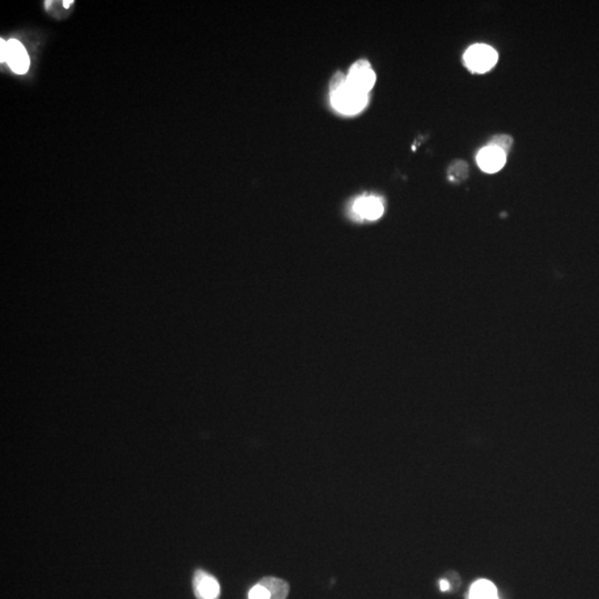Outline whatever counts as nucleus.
<instances>
[{
    "label": "nucleus",
    "mask_w": 599,
    "mask_h": 599,
    "mask_svg": "<svg viewBox=\"0 0 599 599\" xmlns=\"http://www.w3.org/2000/svg\"><path fill=\"white\" fill-rule=\"evenodd\" d=\"M330 98L336 111L343 115H355L366 107L369 94L351 86L343 73H336L330 81Z\"/></svg>",
    "instance_id": "1"
},
{
    "label": "nucleus",
    "mask_w": 599,
    "mask_h": 599,
    "mask_svg": "<svg viewBox=\"0 0 599 599\" xmlns=\"http://www.w3.org/2000/svg\"><path fill=\"white\" fill-rule=\"evenodd\" d=\"M464 60L473 73H484L494 67L498 63V55L494 48L488 44H474L467 49Z\"/></svg>",
    "instance_id": "2"
},
{
    "label": "nucleus",
    "mask_w": 599,
    "mask_h": 599,
    "mask_svg": "<svg viewBox=\"0 0 599 599\" xmlns=\"http://www.w3.org/2000/svg\"><path fill=\"white\" fill-rule=\"evenodd\" d=\"M347 81L351 86L359 89V92L369 94L376 81V73L368 60L359 59L355 61L347 73Z\"/></svg>",
    "instance_id": "3"
},
{
    "label": "nucleus",
    "mask_w": 599,
    "mask_h": 599,
    "mask_svg": "<svg viewBox=\"0 0 599 599\" xmlns=\"http://www.w3.org/2000/svg\"><path fill=\"white\" fill-rule=\"evenodd\" d=\"M192 587L197 599H219L221 595L218 579L204 569H197L193 574Z\"/></svg>",
    "instance_id": "4"
},
{
    "label": "nucleus",
    "mask_w": 599,
    "mask_h": 599,
    "mask_svg": "<svg viewBox=\"0 0 599 599\" xmlns=\"http://www.w3.org/2000/svg\"><path fill=\"white\" fill-rule=\"evenodd\" d=\"M6 63H8L11 70L18 75H24L28 71L30 59L28 54L21 42L16 39H11L6 44Z\"/></svg>",
    "instance_id": "5"
},
{
    "label": "nucleus",
    "mask_w": 599,
    "mask_h": 599,
    "mask_svg": "<svg viewBox=\"0 0 599 599\" xmlns=\"http://www.w3.org/2000/svg\"><path fill=\"white\" fill-rule=\"evenodd\" d=\"M506 156L503 150L488 144L477 154V164L486 173H496L505 166Z\"/></svg>",
    "instance_id": "6"
},
{
    "label": "nucleus",
    "mask_w": 599,
    "mask_h": 599,
    "mask_svg": "<svg viewBox=\"0 0 599 599\" xmlns=\"http://www.w3.org/2000/svg\"><path fill=\"white\" fill-rule=\"evenodd\" d=\"M353 212L361 219L378 220L384 212L383 202L378 197H362L353 204Z\"/></svg>",
    "instance_id": "7"
},
{
    "label": "nucleus",
    "mask_w": 599,
    "mask_h": 599,
    "mask_svg": "<svg viewBox=\"0 0 599 599\" xmlns=\"http://www.w3.org/2000/svg\"><path fill=\"white\" fill-rule=\"evenodd\" d=\"M259 583L268 589L271 599H287L288 595H289V583L283 579H278V577L266 576V577L261 579Z\"/></svg>",
    "instance_id": "8"
},
{
    "label": "nucleus",
    "mask_w": 599,
    "mask_h": 599,
    "mask_svg": "<svg viewBox=\"0 0 599 599\" xmlns=\"http://www.w3.org/2000/svg\"><path fill=\"white\" fill-rule=\"evenodd\" d=\"M469 599H498V589L492 581L479 579L469 589Z\"/></svg>",
    "instance_id": "9"
},
{
    "label": "nucleus",
    "mask_w": 599,
    "mask_h": 599,
    "mask_svg": "<svg viewBox=\"0 0 599 599\" xmlns=\"http://www.w3.org/2000/svg\"><path fill=\"white\" fill-rule=\"evenodd\" d=\"M447 173L450 180H452L454 183L463 181L469 175V167H467V162L461 161V160L453 162L448 168Z\"/></svg>",
    "instance_id": "10"
},
{
    "label": "nucleus",
    "mask_w": 599,
    "mask_h": 599,
    "mask_svg": "<svg viewBox=\"0 0 599 599\" xmlns=\"http://www.w3.org/2000/svg\"><path fill=\"white\" fill-rule=\"evenodd\" d=\"M490 146L496 147L507 154L508 152L511 150L512 146H513V139H512V137L506 136V135H498V136L493 137Z\"/></svg>",
    "instance_id": "11"
},
{
    "label": "nucleus",
    "mask_w": 599,
    "mask_h": 599,
    "mask_svg": "<svg viewBox=\"0 0 599 599\" xmlns=\"http://www.w3.org/2000/svg\"><path fill=\"white\" fill-rule=\"evenodd\" d=\"M249 599H271V597L268 589L258 583L249 591Z\"/></svg>",
    "instance_id": "12"
},
{
    "label": "nucleus",
    "mask_w": 599,
    "mask_h": 599,
    "mask_svg": "<svg viewBox=\"0 0 599 599\" xmlns=\"http://www.w3.org/2000/svg\"><path fill=\"white\" fill-rule=\"evenodd\" d=\"M6 44H7V42H6L4 39H1V42H0V51H1V55H0V58H1V61H3V63L4 60H5Z\"/></svg>",
    "instance_id": "13"
},
{
    "label": "nucleus",
    "mask_w": 599,
    "mask_h": 599,
    "mask_svg": "<svg viewBox=\"0 0 599 599\" xmlns=\"http://www.w3.org/2000/svg\"><path fill=\"white\" fill-rule=\"evenodd\" d=\"M440 591H448V588H450V583H448V581H445V579H442V581H440Z\"/></svg>",
    "instance_id": "14"
},
{
    "label": "nucleus",
    "mask_w": 599,
    "mask_h": 599,
    "mask_svg": "<svg viewBox=\"0 0 599 599\" xmlns=\"http://www.w3.org/2000/svg\"><path fill=\"white\" fill-rule=\"evenodd\" d=\"M71 4H73V1H63V6H65L66 8H68Z\"/></svg>",
    "instance_id": "15"
}]
</instances>
